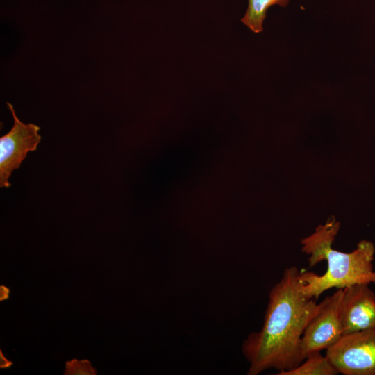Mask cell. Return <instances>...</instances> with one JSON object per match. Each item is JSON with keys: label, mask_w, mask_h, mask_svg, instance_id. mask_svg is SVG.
<instances>
[{"label": "cell", "mask_w": 375, "mask_h": 375, "mask_svg": "<svg viewBox=\"0 0 375 375\" xmlns=\"http://www.w3.org/2000/svg\"><path fill=\"white\" fill-rule=\"evenodd\" d=\"M65 375H96L97 370L88 360L72 359L65 362Z\"/></svg>", "instance_id": "9"}, {"label": "cell", "mask_w": 375, "mask_h": 375, "mask_svg": "<svg viewBox=\"0 0 375 375\" xmlns=\"http://www.w3.org/2000/svg\"><path fill=\"white\" fill-rule=\"evenodd\" d=\"M340 227V222L331 216L301 240V251L308 256L309 267L324 260L327 262V270L321 276L311 272H300L301 290L309 298L317 299L333 288L344 289L355 284H375L374 244L362 240L351 252L335 250L332 244Z\"/></svg>", "instance_id": "2"}, {"label": "cell", "mask_w": 375, "mask_h": 375, "mask_svg": "<svg viewBox=\"0 0 375 375\" xmlns=\"http://www.w3.org/2000/svg\"><path fill=\"white\" fill-rule=\"evenodd\" d=\"M300 272L296 266L285 269L269 292L262 328L244 340L242 351L249 363L247 374L257 375L269 369L288 371L303 361L301 338L320 303L303 293Z\"/></svg>", "instance_id": "1"}, {"label": "cell", "mask_w": 375, "mask_h": 375, "mask_svg": "<svg viewBox=\"0 0 375 375\" xmlns=\"http://www.w3.org/2000/svg\"><path fill=\"white\" fill-rule=\"evenodd\" d=\"M290 0H248V6L241 22L255 33L263 31L262 24L269 7L278 5L285 7Z\"/></svg>", "instance_id": "8"}, {"label": "cell", "mask_w": 375, "mask_h": 375, "mask_svg": "<svg viewBox=\"0 0 375 375\" xmlns=\"http://www.w3.org/2000/svg\"><path fill=\"white\" fill-rule=\"evenodd\" d=\"M343 289H338L321 303L317 313L305 328L301 341L303 358L310 353L328 349L343 335L340 319V303Z\"/></svg>", "instance_id": "4"}, {"label": "cell", "mask_w": 375, "mask_h": 375, "mask_svg": "<svg viewBox=\"0 0 375 375\" xmlns=\"http://www.w3.org/2000/svg\"><path fill=\"white\" fill-rule=\"evenodd\" d=\"M326 355L344 375H375V328L343 335Z\"/></svg>", "instance_id": "3"}, {"label": "cell", "mask_w": 375, "mask_h": 375, "mask_svg": "<svg viewBox=\"0 0 375 375\" xmlns=\"http://www.w3.org/2000/svg\"><path fill=\"white\" fill-rule=\"evenodd\" d=\"M12 362L8 360L3 355L2 350L0 349V368L7 369L10 368L12 365Z\"/></svg>", "instance_id": "10"}, {"label": "cell", "mask_w": 375, "mask_h": 375, "mask_svg": "<svg viewBox=\"0 0 375 375\" xmlns=\"http://www.w3.org/2000/svg\"><path fill=\"white\" fill-rule=\"evenodd\" d=\"M339 374L326 355L315 351L308 355L295 368L280 372L278 375H336Z\"/></svg>", "instance_id": "7"}, {"label": "cell", "mask_w": 375, "mask_h": 375, "mask_svg": "<svg viewBox=\"0 0 375 375\" xmlns=\"http://www.w3.org/2000/svg\"><path fill=\"white\" fill-rule=\"evenodd\" d=\"M12 118L13 126L8 133L0 138V187L9 188V178L18 169L27 153L34 151L41 140L40 127L24 124L16 115L13 106L7 103Z\"/></svg>", "instance_id": "5"}, {"label": "cell", "mask_w": 375, "mask_h": 375, "mask_svg": "<svg viewBox=\"0 0 375 375\" xmlns=\"http://www.w3.org/2000/svg\"><path fill=\"white\" fill-rule=\"evenodd\" d=\"M10 289L5 285L0 286V301L9 299Z\"/></svg>", "instance_id": "11"}, {"label": "cell", "mask_w": 375, "mask_h": 375, "mask_svg": "<svg viewBox=\"0 0 375 375\" xmlns=\"http://www.w3.org/2000/svg\"><path fill=\"white\" fill-rule=\"evenodd\" d=\"M340 314L343 335L375 328V293L368 284L343 289Z\"/></svg>", "instance_id": "6"}]
</instances>
